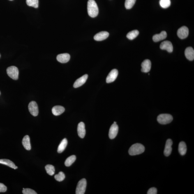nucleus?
I'll list each match as a JSON object with an SVG mask.
<instances>
[{"label":"nucleus","mask_w":194,"mask_h":194,"mask_svg":"<svg viewBox=\"0 0 194 194\" xmlns=\"http://www.w3.org/2000/svg\"><path fill=\"white\" fill-rule=\"evenodd\" d=\"M0 94H1V92H0Z\"/></svg>","instance_id":"nucleus-37"},{"label":"nucleus","mask_w":194,"mask_h":194,"mask_svg":"<svg viewBox=\"0 0 194 194\" xmlns=\"http://www.w3.org/2000/svg\"><path fill=\"white\" fill-rule=\"evenodd\" d=\"M10 1H12V0H10Z\"/></svg>","instance_id":"nucleus-38"},{"label":"nucleus","mask_w":194,"mask_h":194,"mask_svg":"<svg viewBox=\"0 0 194 194\" xmlns=\"http://www.w3.org/2000/svg\"><path fill=\"white\" fill-rule=\"evenodd\" d=\"M29 112L32 115L36 116L39 114V108L38 104L36 102L32 101L30 102L28 106Z\"/></svg>","instance_id":"nucleus-6"},{"label":"nucleus","mask_w":194,"mask_h":194,"mask_svg":"<svg viewBox=\"0 0 194 194\" xmlns=\"http://www.w3.org/2000/svg\"><path fill=\"white\" fill-rule=\"evenodd\" d=\"M26 4L28 6L38 8L39 7V0H26Z\"/></svg>","instance_id":"nucleus-26"},{"label":"nucleus","mask_w":194,"mask_h":194,"mask_svg":"<svg viewBox=\"0 0 194 194\" xmlns=\"http://www.w3.org/2000/svg\"><path fill=\"white\" fill-rule=\"evenodd\" d=\"M23 146L27 150H30L31 149V145L30 138L29 136L26 135L23 138L22 141Z\"/></svg>","instance_id":"nucleus-20"},{"label":"nucleus","mask_w":194,"mask_h":194,"mask_svg":"<svg viewBox=\"0 0 194 194\" xmlns=\"http://www.w3.org/2000/svg\"><path fill=\"white\" fill-rule=\"evenodd\" d=\"M136 0H126L125 3V7L127 9H130L133 7Z\"/></svg>","instance_id":"nucleus-28"},{"label":"nucleus","mask_w":194,"mask_h":194,"mask_svg":"<svg viewBox=\"0 0 194 194\" xmlns=\"http://www.w3.org/2000/svg\"><path fill=\"white\" fill-rule=\"evenodd\" d=\"M77 132L81 138H83L85 136L86 130L85 125L84 122H81L79 123L77 127Z\"/></svg>","instance_id":"nucleus-14"},{"label":"nucleus","mask_w":194,"mask_h":194,"mask_svg":"<svg viewBox=\"0 0 194 194\" xmlns=\"http://www.w3.org/2000/svg\"><path fill=\"white\" fill-rule=\"evenodd\" d=\"M118 72L116 69H113L111 70L107 78L106 82L107 83H110L114 82L117 78Z\"/></svg>","instance_id":"nucleus-9"},{"label":"nucleus","mask_w":194,"mask_h":194,"mask_svg":"<svg viewBox=\"0 0 194 194\" xmlns=\"http://www.w3.org/2000/svg\"><path fill=\"white\" fill-rule=\"evenodd\" d=\"M22 193L24 194H37L34 190L30 188H23Z\"/></svg>","instance_id":"nucleus-31"},{"label":"nucleus","mask_w":194,"mask_h":194,"mask_svg":"<svg viewBox=\"0 0 194 194\" xmlns=\"http://www.w3.org/2000/svg\"><path fill=\"white\" fill-rule=\"evenodd\" d=\"M7 72L8 76L14 80H17L19 78V70L15 66L9 67L7 69Z\"/></svg>","instance_id":"nucleus-4"},{"label":"nucleus","mask_w":194,"mask_h":194,"mask_svg":"<svg viewBox=\"0 0 194 194\" xmlns=\"http://www.w3.org/2000/svg\"><path fill=\"white\" fill-rule=\"evenodd\" d=\"M64 107L61 106H56L53 107L52 109L53 114L56 116L60 115L63 113H64Z\"/></svg>","instance_id":"nucleus-19"},{"label":"nucleus","mask_w":194,"mask_h":194,"mask_svg":"<svg viewBox=\"0 0 194 194\" xmlns=\"http://www.w3.org/2000/svg\"><path fill=\"white\" fill-rule=\"evenodd\" d=\"M70 56L68 53H63L58 55L56 57V59L59 62L64 63L68 62L70 61Z\"/></svg>","instance_id":"nucleus-15"},{"label":"nucleus","mask_w":194,"mask_h":194,"mask_svg":"<svg viewBox=\"0 0 194 194\" xmlns=\"http://www.w3.org/2000/svg\"><path fill=\"white\" fill-rule=\"evenodd\" d=\"M118 132V127L116 124H113L109 130V136L111 139H114L117 136Z\"/></svg>","instance_id":"nucleus-8"},{"label":"nucleus","mask_w":194,"mask_h":194,"mask_svg":"<svg viewBox=\"0 0 194 194\" xmlns=\"http://www.w3.org/2000/svg\"><path fill=\"white\" fill-rule=\"evenodd\" d=\"M0 164L8 166L12 168L15 169L16 165L13 162L10 160L6 159L0 160Z\"/></svg>","instance_id":"nucleus-23"},{"label":"nucleus","mask_w":194,"mask_h":194,"mask_svg":"<svg viewBox=\"0 0 194 194\" xmlns=\"http://www.w3.org/2000/svg\"><path fill=\"white\" fill-rule=\"evenodd\" d=\"M114 124H116V121H114Z\"/></svg>","instance_id":"nucleus-35"},{"label":"nucleus","mask_w":194,"mask_h":194,"mask_svg":"<svg viewBox=\"0 0 194 194\" xmlns=\"http://www.w3.org/2000/svg\"><path fill=\"white\" fill-rule=\"evenodd\" d=\"M160 4L164 8H168L170 6V0H160Z\"/></svg>","instance_id":"nucleus-29"},{"label":"nucleus","mask_w":194,"mask_h":194,"mask_svg":"<svg viewBox=\"0 0 194 194\" xmlns=\"http://www.w3.org/2000/svg\"><path fill=\"white\" fill-rule=\"evenodd\" d=\"M17 168H18V167H17V166H16V167H15V169H17Z\"/></svg>","instance_id":"nucleus-34"},{"label":"nucleus","mask_w":194,"mask_h":194,"mask_svg":"<svg viewBox=\"0 0 194 194\" xmlns=\"http://www.w3.org/2000/svg\"><path fill=\"white\" fill-rule=\"evenodd\" d=\"M55 179L58 181H61L64 180L65 178V175L63 172H60L58 174L54 176Z\"/></svg>","instance_id":"nucleus-30"},{"label":"nucleus","mask_w":194,"mask_h":194,"mask_svg":"<svg viewBox=\"0 0 194 194\" xmlns=\"http://www.w3.org/2000/svg\"><path fill=\"white\" fill-rule=\"evenodd\" d=\"M185 55L189 60L193 61L194 59V50L191 47H187L185 51Z\"/></svg>","instance_id":"nucleus-17"},{"label":"nucleus","mask_w":194,"mask_h":194,"mask_svg":"<svg viewBox=\"0 0 194 194\" xmlns=\"http://www.w3.org/2000/svg\"><path fill=\"white\" fill-rule=\"evenodd\" d=\"M160 48L162 50H166L169 53L172 52L173 49L172 43L169 41H165L162 42L160 44Z\"/></svg>","instance_id":"nucleus-10"},{"label":"nucleus","mask_w":194,"mask_h":194,"mask_svg":"<svg viewBox=\"0 0 194 194\" xmlns=\"http://www.w3.org/2000/svg\"><path fill=\"white\" fill-rule=\"evenodd\" d=\"M68 144V141L66 138L63 139L59 144L58 148V152L59 153H62L66 149Z\"/></svg>","instance_id":"nucleus-21"},{"label":"nucleus","mask_w":194,"mask_h":194,"mask_svg":"<svg viewBox=\"0 0 194 194\" xmlns=\"http://www.w3.org/2000/svg\"><path fill=\"white\" fill-rule=\"evenodd\" d=\"M167 34L166 32L165 31H162L160 34H156L153 37V41L155 42H157L165 39L167 38Z\"/></svg>","instance_id":"nucleus-18"},{"label":"nucleus","mask_w":194,"mask_h":194,"mask_svg":"<svg viewBox=\"0 0 194 194\" xmlns=\"http://www.w3.org/2000/svg\"><path fill=\"white\" fill-rule=\"evenodd\" d=\"M173 144V141L172 140L169 139L167 141L166 143L164 150V154L166 156H168L170 155L172 153V147Z\"/></svg>","instance_id":"nucleus-11"},{"label":"nucleus","mask_w":194,"mask_h":194,"mask_svg":"<svg viewBox=\"0 0 194 194\" xmlns=\"http://www.w3.org/2000/svg\"><path fill=\"white\" fill-rule=\"evenodd\" d=\"M76 159V157L75 155H72L67 158L65 162V165L67 167L70 166L75 162Z\"/></svg>","instance_id":"nucleus-25"},{"label":"nucleus","mask_w":194,"mask_h":194,"mask_svg":"<svg viewBox=\"0 0 194 194\" xmlns=\"http://www.w3.org/2000/svg\"><path fill=\"white\" fill-rule=\"evenodd\" d=\"M139 32L137 30H134L128 33L127 35V37L130 40H133L138 36Z\"/></svg>","instance_id":"nucleus-24"},{"label":"nucleus","mask_w":194,"mask_h":194,"mask_svg":"<svg viewBox=\"0 0 194 194\" xmlns=\"http://www.w3.org/2000/svg\"><path fill=\"white\" fill-rule=\"evenodd\" d=\"M157 193V190L156 188L152 187L147 192V194H156Z\"/></svg>","instance_id":"nucleus-32"},{"label":"nucleus","mask_w":194,"mask_h":194,"mask_svg":"<svg viewBox=\"0 0 194 194\" xmlns=\"http://www.w3.org/2000/svg\"><path fill=\"white\" fill-rule=\"evenodd\" d=\"M173 117L170 114H163L159 115L157 118L158 122L161 124H167L172 121Z\"/></svg>","instance_id":"nucleus-3"},{"label":"nucleus","mask_w":194,"mask_h":194,"mask_svg":"<svg viewBox=\"0 0 194 194\" xmlns=\"http://www.w3.org/2000/svg\"><path fill=\"white\" fill-rule=\"evenodd\" d=\"M141 71L144 73H147L150 71L151 67L150 61L149 59H146L143 61L141 64Z\"/></svg>","instance_id":"nucleus-16"},{"label":"nucleus","mask_w":194,"mask_h":194,"mask_svg":"<svg viewBox=\"0 0 194 194\" xmlns=\"http://www.w3.org/2000/svg\"><path fill=\"white\" fill-rule=\"evenodd\" d=\"M178 151L180 154L182 156L186 154L187 148L186 144L184 142L181 141L180 142L179 144Z\"/></svg>","instance_id":"nucleus-22"},{"label":"nucleus","mask_w":194,"mask_h":194,"mask_svg":"<svg viewBox=\"0 0 194 194\" xmlns=\"http://www.w3.org/2000/svg\"><path fill=\"white\" fill-rule=\"evenodd\" d=\"M109 33L107 31H101L97 33L94 37V40L97 41H101L108 38Z\"/></svg>","instance_id":"nucleus-13"},{"label":"nucleus","mask_w":194,"mask_h":194,"mask_svg":"<svg viewBox=\"0 0 194 194\" xmlns=\"http://www.w3.org/2000/svg\"><path fill=\"white\" fill-rule=\"evenodd\" d=\"M189 35V29L186 26H183L180 28L177 31V35L179 38L182 39H186Z\"/></svg>","instance_id":"nucleus-7"},{"label":"nucleus","mask_w":194,"mask_h":194,"mask_svg":"<svg viewBox=\"0 0 194 194\" xmlns=\"http://www.w3.org/2000/svg\"><path fill=\"white\" fill-rule=\"evenodd\" d=\"M7 190V187L3 183H0V192H5Z\"/></svg>","instance_id":"nucleus-33"},{"label":"nucleus","mask_w":194,"mask_h":194,"mask_svg":"<svg viewBox=\"0 0 194 194\" xmlns=\"http://www.w3.org/2000/svg\"><path fill=\"white\" fill-rule=\"evenodd\" d=\"M0 58H1V54H0Z\"/></svg>","instance_id":"nucleus-36"},{"label":"nucleus","mask_w":194,"mask_h":194,"mask_svg":"<svg viewBox=\"0 0 194 194\" xmlns=\"http://www.w3.org/2000/svg\"><path fill=\"white\" fill-rule=\"evenodd\" d=\"M88 13L90 16L96 17L98 13V8L94 0H89L87 3Z\"/></svg>","instance_id":"nucleus-1"},{"label":"nucleus","mask_w":194,"mask_h":194,"mask_svg":"<svg viewBox=\"0 0 194 194\" xmlns=\"http://www.w3.org/2000/svg\"><path fill=\"white\" fill-rule=\"evenodd\" d=\"M145 150V148L142 144L137 143L132 145L129 150V153L131 156L141 154Z\"/></svg>","instance_id":"nucleus-2"},{"label":"nucleus","mask_w":194,"mask_h":194,"mask_svg":"<svg viewBox=\"0 0 194 194\" xmlns=\"http://www.w3.org/2000/svg\"><path fill=\"white\" fill-rule=\"evenodd\" d=\"M47 172L49 175L52 176L55 173V168L53 166L51 165H47L45 167Z\"/></svg>","instance_id":"nucleus-27"},{"label":"nucleus","mask_w":194,"mask_h":194,"mask_svg":"<svg viewBox=\"0 0 194 194\" xmlns=\"http://www.w3.org/2000/svg\"><path fill=\"white\" fill-rule=\"evenodd\" d=\"M87 185V181L85 179H82L79 181L76 189V194H84L85 193Z\"/></svg>","instance_id":"nucleus-5"},{"label":"nucleus","mask_w":194,"mask_h":194,"mask_svg":"<svg viewBox=\"0 0 194 194\" xmlns=\"http://www.w3.org/2000/svg\"><path fill=\"white\" fill-rule=\"evenodd\" d=\"M88 75H84L78 79H77L73 84V87L76 88L80 87L85 83L88 78Z\"/></svg>","instance_id":"nucleus-12"}]
</instances>
